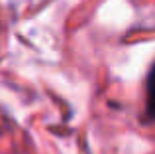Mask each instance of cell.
<instances>
[{
	"mask_svg": "<svg viewBox=\"0 0 155 154\" xmlns=\"http://www.w3.org/2000/svg\"><path fill=\"white\" fill-rule=\"evenodd\" d=\"M145 113L151 121H155V61L151 63L145 79Z\"/></svg>",
	"mask_w": 155,
	"mask_h": 154,
	"instance_id": "6da1fadb",
	"label": "cell"
}]
</instances>
